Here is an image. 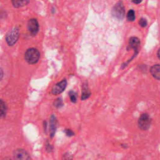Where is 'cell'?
I'll return each instance as SVG.
<instances>
[{
    "mask_svg": "<svg viewBox=\"0 0 160 160\" xmlns=\"http://www.w3.org/2000/svg\"><path fill=\"white\" fill-rule=\"evenodd\" d=\"M40 58V53L36 48L28 49L25 54V58L26 61L30 64H34L36 63Z\"/></svg>",
    "mask_w": 160,
    "mask_h": 160,
    "instance_id": "obj_1",
    "label": "cell"
},
{
    "mask_svg": "<svg viewBox=\"0 0 160 160\" xmlns=\"http://www.w3.org/2000/svg\"><path fill=\"white\" fill-rule=\"evenodd\" d=\"M152 123V119L148 113H143L139 118L138 125L140 129L146 131L149 129Z\"/></svg>",
    "mask_w": 160,
    "mask_h": 160,
    "instance_id": "obj_2",
    "label": "cell"
},
{
    "mask_svg": "<svg viewBox=\"0 0 160 160\" xmlns=\"http://www.w3.org/2000/svg\"><path fill=\"white\" fill-rule=\"evenodd\" d=\"M20 37L19 28L17 27L12 28L7 35L6 41L8 45L13 46L17 42Z\"/></svg>",
    "mask_w": 160,
    "mask_h": 160,
    "instance_id": "obj_3",
    "label": "cell"
},
{
    "mask_svg": "<svg viewBox=\"0 0 160 160\" xmlns=\"http://www.w3.org/2000/svg\"><path fill=\"white\" fill-rule=\"evenodd\" d=\"M112 15L118 20H122L125 15V10L122 2L117 3L112 10Z\"/></svg>",
    "mask_w": 160,
    "mask_h": 160,
    "instance_id": "obj_4",
    "label": "cell"
},
{
    "mask_svg": "<svg viewBox=\"0 0 160 160\" xmlns=\"http://www.w3.org/2000/svg\"><path fill=\"white\" fill-rule=\"evenodd\" d=\"M15 160H30L29 153L23 149H17L13 152Z\"/></svg>",
    "mask_w": 160,
    "mask_h": 160,
    "instance_id": "obj_5",
    "label": "cell"
},
{
    "mask_svg": "<svg viewBox=\"0 0 160 160\" xmlns=\"http://www.w3.org/2000/svg\"><path fill=\"white\" fill-rule=\"evenodd\" d=\"M28 29L31 36H35L39 31V24L36 19H31L28 23Z\"/></svg>",
    "mask_w": 160,
    "mask_h": 160,
    "instance_id": "obj_6",
    "label": "cell"
},
{
    "mask_svg": "<svg viewBox=\"0 0 160 160\" xmlns=\"http://www.w3.org/2000/svg\"><path fill=\"white\" fill-rule=\"evenodd\" d=\"M67 85V82L66 79L63 80V81L59 82L53 86L52 88V93L54 95H58L63 93L66 89Z\"/></svg>",
    "mask_w": 160,
    "mask_h": 160,
    "instance_id": "obj_7",
    "label": "cell"
},
{
    "mask_svg": "<svg viewBox=\"0 0 160 160\" xmlns=\"http://www.w3.org/2000/svg\"><path fill=\"white\" fill-rule=\"evenodd\" d=\"M57 129V120L54 115H52L49 120V134L50 137L53 138L56 133Z\"/></svg>",
    "mask_w": 160,
    "mask_h": 160,
    "instance_id": "obj_8",
    "label": "cell"
},
{
    "mask_svg": "<svg viewBox=\"0 0 160 160\" xmlns=\"http://www.w3.org/2000/svg\"><path fill=\"white\" fill-rule=\"evenodd\" d=\"M140 45V40L136 37H131L129 40V47L135 50L137 52V49Z\"/></svg>",
    "mask_w": 160,
    "mask_h": 160,
    "instance_id": "obj_9",
    "label": "cell"
},
{
    "mask_svg": "<svg viewBox=\"0 0 160 160\" xmlns=\"http://www.w3.org/2000/svg\"><path fill=\"white\" fill-rule=\"evenodd\" d=\"M150 72L154 78L160 79V64H155L150 69Z\"/></svg>",
    "mask_w": 160,
    "mask_h": 160,
    "instance_id": "obj_10",
    "label": "cell"
},
{
    "mask_svg": "<svg viewBox=\"0 0 160 160\" xmlns=\"http://www.w3.org/2000/svg\"><path fill=\"white\" fill-rule=\"evenodd\" d=\"M12 4L15 8H20L26 6L30 3V0H12Z\"/></svg>",
    "mask_w": 160,
    "mask_h": 160,
    "instance_id": "obj_11",
    "label": "cell"
},
{
    "mask_svg": "<svg viewBox=\"0 0 160 160\" xmlns=\"http://www.w3.org/2000/svg\"><path fill=\"white\" fill-rule=\"evenodd\" d=\"M91 96V92L90 90L88 88V85L84 84L83 87V90H82V100H85L88 99L90 96Z\"/></svg>",
    "mask_w": 160,
    "mask_h": 160,
    "instance_id": "obj_12",
    "label": "cell"
},
{
    "mask_svg": "<svg viewBox=\"0 0 160 160\" xmlns=\"http://www.w3.org/2000/svg\"><path fill=\"white\" fill-rule=\"evenodd\" d=\"M7 112V106L6 103L2 100L0 101V116L1 118H5Z\"/></svg>",
    "mask_w": 160,
    "mask_h": 160,
    "instance_id": "obj_13",
    "label": "cell"
},
{
    "mask_svg": "<svg viewBox=\"0 0 160 160\" xmlns=\"http://www.w3.org/2000/svg\"><path fill=\"white\" fill-rule=\"evenodd\" d=\"M127 20L129 21H134V20H135V13H134V11L133 10H129L128 12V14H127Z\"/></svg>",
    "mask_w": 160,
    "mask_h": 160,
    "instance_id": "obj_14",
    "label": "cell"
},
{
    "mask_svg": "<svg viewBox=\"0 0 160 160\" xmlns=\"http://www.w3.org/2000/svg\"><path fill=\"white\" fill-rule=\"evenodd\" d=\"M69 96L71 101L73 103H76L77 101V98H78L77 93L73 91H71L69 92Z\"/></svg>",
    "mask_w": 160,
    "mask_h": 160,
    "instance_id": "obj_15",
    "label": "cell"
},
{
    "mask_svg": "<svg viewBox=\"0 0 160 160\" xmlns=\"http://www.w3.org/2000/svg\"><path fill=\"white\" fill-rule=\"evenodd\" d=\"M64 104H63V101L61 98H57L54 102V106L56 108H61L63 106Z\"/></svg>",
    "mask_w": 160,
    "mask_h": 160,
    "instance_id": "obj_16",
    "label": "cell"
},
{
    "mask_svg": "<svg viewBox=\"0 0 160 160\" xmlns=\"http://www.w3.org/2000/svg\"><path fill=\"white\" fill-rule=\"evenodd\" d=\"M73 155L69 153H66L64 154L62 158V160H73Z\"/></svg>",
    "mask_w": 160,
    "mask_h": 160,
    "instance_id": "obj_17",
    "label": "cell"
},
{
    "mask_svg": "<svg viewBox=\"0 0 160 160\" xmlns=\"http://www.w3.org/2000/svg\"><path fill=\"white\" fill-rule=\"evenodd\" d=\"M45 148H46V149L47 152H48V153L51 152L53 149V147L50 144V143H49L48 141H46V142Z\"/></svg>",
    "mask_w": 160,
    "mask_h": 160,
    "instance_id": "obj_18",
    "label": "cell"
},
{
    "mask_svg": "<svg viewBox=\"0 0 160 160\" xmlns=\"http://www.w3.org/2000/svg\"><path fill=\"white\" fill-rule=\"evenodd\" d=\"M139 24L142 28H144L147 26V21L145 18H142L140 19V20L139 21Z\"/></svg>",
    "mask_w": 160,
    "mask_h": 160,
    "instance_id": "obj_19",
    "label": "cell"
},
{
    "mask_svg": "<svg viewBox=\"0 0 160 160\" xmlns=\"http://www.w3.org/2000/svg\"><path fill=\"white\" fill-rule=\"evenodd\" d=\"M64 133H66V136L68 137H71L74 135V133L71 129H64Z\"/></svg>",
    "mask_w": 160,
    "mask_h": 160,
    "instance_id": "obj_20",
    "label": "cell"
},
{
    "mask_svg": "<svg viewBox=\"0 0 160 160\" xmlns=\"http://www.w3.org/2000/svg\"><path fill=\"white\" fill-rule=\"evenodd\" d=\"M132 1H133V2L134 4L138 5V4L141 3V2L143 1V0H132Z\"/></svg>",
    "mask_w": 160,
    "mask_h": 160,
    "instance_id": "obj_21",
    "label": "cell"
},
{
    "mask_svg": "<svg viewBox=\"0 0 160 160\" xmlns=\"http://www.w3.org/2000/svg\"><path fill=\"white\" fill-rule=\"evenodd\" d=\"M43 125H44V129H45V131H46V126H47V122H46V121H44Z\"/></svg>",
    "mask_w": 160,
    "mask_h": 160,
    "instance_id": "obj_22",
    "label": "cell"
},
{
    "mask_svg": "<svg viewBox=\"0 0 160 160\" xmlns=\"http://www.w3.org/2000/svg\"><path fill=\"white\" fill-rule=\"evenodd\" d=\"M157 55H158V57L159 58V59H160V48L158 49V53H157Z\"/></svg>",
    "mask_w": 160,
    "mask_h": 160,
    "instance_id": "obj_23",
    "label": "cell"
},
{
    "mask_svg": "<svg viewBox=\"0 0 160 160\" xmlns=\"http://www.w3.org/2000/svg\"><path fill=\"white\" fill-rule=\"evenodd\" d=\"M121 146H122V147H123L124 148H126L128 147V146H126V144H121Z\"/></svg>",
    "mask_w": 160,
    "mask_h": 160,
    "instance_id": "obj_24",
    "label": "cell"
},
{
    "mask_svg": "<svg viewBox=\"0 0 160 160\" xmlns=\"http://www.w3.org/2000/svg\"><path fill=\"white\" fill-rule=\"evenodd\" d=\"M3 160H12L11 159H3Z\"/></svg>",
    "mask_w": 160,
    "mask_h": 160,
    "instance_id": "obj_25",
    "label": "cell"
}]
</instances>
